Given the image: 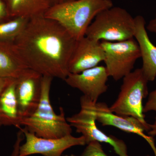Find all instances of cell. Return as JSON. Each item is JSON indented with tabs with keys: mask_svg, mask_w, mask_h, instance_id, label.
I'll return each mask as SVG.
<instances>
[{
	"mask_svg": "<svg viewBox=\"0 0 156 156\" xmlns=\"http://www.w3.org/2000/svg\"><path fill=\"white\" fill-rule=\"evenodd\" d=\"M29 69L65 80L77 40L58 23L44 15L31 18L14 41Z\"/></svg>",
	"mask_w": 156,
	"mask_h": 156,
	"instance_id": "6da1fadb",
	"label": "cell"
},
{
	"mask_svg": "<svg viewBox=\"0 0 156 156\" xmlns=\"http://www.w3.org/2000/svg\"><path fill=\"white\" fill-rule=\"evenodd\" d=\"M113 6L112 0H73L50 7L44 16L57 21L78 41L98 14Z\"/></svg>",
	"mask_w": 156,
	"mask_h": 156,
	"instance_id": "7a4b0ae2",
	"label": "cell"
},
{
	"mask_svg": "<svg viewBox=\"0 0 156 156\" xmlns=\"http://www.w3.org/2000/svg\"><path fill=\"white\" fill-rule=\"evenodd\" d=\"M53 78L42 77L41 98L33 113L21 120L20 126L39 137L58 138L72 132L71 126L66 118L64 110L60 107V113L54 112L50 101V91Z\"/></svg>",
	"mask_w": 156,
	"mask_h": 156,
	"instance_id": "3957f363",
	"label": "cell"
},
{
	"mask_svg": "<svg viewBox=\"0 0 156 156\" xmlns=\"http://www.w3.org/2000/svg\"><path fill=\"white\" fill-rule=\"evenodd\" d=\"M135 32L134 17L126 9L113 6L98 14L85 36L100 42H119L134 38Z\"/></svg>",
	"mask_w": 156,
	"mask_h": 156,
	"instance_id": "277c9868",
	"label": "cell"
},
{
	"mask_svg": "<svg viewBox=\"0 0 156 156\" xmlns=\"http://www.w3.org/2000/svg\"><path fill=\"white\" fill-rule=\"evenodd\" d=\"M123 79L118 97L110 109L116 114L135 118L148 132L151 125L145 119L143 105V100L148 95V81L141 68L136 69Z\"/></svg>",
	"mask_w": 156,
	"mask_h": 156,
	"instance_id": "5b68a950",
	"label": "cell"
},
{
	"mask_svg": "<svg viewBox=\"0 0 156 156\" xmlns=\"http://www.w3.org/2000/svg\"><path fill=\"white\" fill-rule=\"evenodd\" d=\"M81 109L77 113L66 118L71 127L77 133L85 137L86 144L92 141L106 143L112 146L119 156H129L127 146L122 140L113 135L105 134L98 128L95 111V103L83 95L80 99Z\"/></svg>",
	"mask_w": 156,
	"mask_h": 156,
	"instance_id": "8992f818",
	"label": "cell"
},
{
	"mask_svg": "<svg viewBox=\"0 0 156 156\" xmlns=\"http://www.w3.org/2000/svg\"><path fill=\"white\" fill-rule=\"evenodd\" d=\"M105 68L109 76L115 81L123 79L132 72L134 64L141 58L140 48L134 38L119 42L102 41Z\"/></svg>",
	"mask_w": 156,
	"mask_h": 156,
	"instance_id": "52a82bcc",
	"label": "cell"
},
{
	"mask_svg": "<svg viewBox=\"0 0 156 156\" xmlns=\"http://www.w3.org/2000/svg\"><path fill=\"white\" fill-rule=\"evenodd\" d=\"M25 142L20 146L18 156L39 154L43 156H61L65 151L75 146L87 144L83 136L75 137L71 134L58 138L39 137L25 128H22Z\"/></svg>",
	"mask_w": 156,
	"mask_h": 156,
	"instance_id": "ba28073f",
	"label": "cell"
},
{
	"mask_svg": "<svg viewBox=\"0 0 156 156\" xmlns=\"http://www.w3.org/2000/svg\"><path fill=\"white\" fill-rule=\"evenodd\" d=\"M42 77L41 74L28 69L16 79L15 94L21 121L32 114L38 105Z\"/></svg>",
	"mask_w": 156,
	"mask_h": 156,
	"instance_id": "9c48e42d",
	"label": "cell"
},
{
	"mask_svg": "<svg viewBox=\"0 0 156 156\" xmlns=\"http://www.w3.org/2000/svg\"><path fill=\"white\" fill-rule=\"evenodd\" d=\"M109 77L105 66H97L80 73H69L64 81L96 103L101 95L107 91L106 83Z\"/></svg>",
	"mask_w": 156,
	"mask_h": 156,
	"instance_id": "30bf717a",
	"label": "cell"
},
{
	"mask_svg": "<svg viewBox=\"0 0 156 156\" xmlns=\"http://www.w3.org/2000/svg\"><path fill=\"white\" fill-rule=\"evenodd\" d=\"M104 59L101 42L85 36L77 41L69 63V72L80 73L97 66Z\"/></svg>",
	"mask_w": 156,
	"mask_h": 156,
	"instance_id": "8fae6325",
	"label": "cell"
},
{
	"mask_svg": "<svg viewBox=\"0 0 156 156\" xmlns=\"http://www.w3.org/2000/svg\"><path fill=\"white\" fill-rule=\"evenodd\" d=\"M95 111L96 121L102 126H113L124 132L137 134L146 141L152 137L144 134L146 128L138 120L132 117L113 112L105 102L95 103Z\"/></svg>",
	"mask_w": 156,
	"mask_h": 156,
	"instance_id": "7c38bea8",
	"label": "cell"
},
{
	"mask_svg": "<svg viewBox=\"0 0 156 156\" xmlns=\"http://www.w3.org/2000/svg\"><path fill=\"white\" fill-rule=\"evenodd\" d=\"M134 38L138 43L141 51L143 62L141 69L148 81H153L156 77V47L148 35L144 17L138 15L134 17Z\"/></svg>",
	"mask_w": 156,
	"mask_h": 156,
	"instance_id": "4fadbf2b",
	"label": "cell"
},
{
	"mask_svg": "<svg viewBox=\"0 0 156 156\" xmlns=\"http://www.w3.org/2000/svg\"><path fill=\"white\" fill-rule=\"evenodd\" d=\"M28 69L14 41L0 40V77L17 79Z\"/></svg>",
	"mask_w": 156,
	"mask_h": 156,
	"instance_id": "5bb4252c",
	"label": "cell"
},
{
	"mask_svg": "<svg viewBox=\"0 0 156 156\" xmlns=\"http://www.w3.org/2000/svg\"><path fill=\"white\" fill-rule=\"evenodd\" d=\"M16 83V79L5 89L0 96V127H20L21 119L15 94Z\"/></svg>",
	"mask_w": 156,
	"mask_h": 156,
	"instance_id": "9a60e30c",
	"label": "cell"
},
{
	"mask_svg": "<svg viewBox=\"0 0 156 156\" xmlns=\"http://www.w3.org/2000/svg\"><path fill=\"white\" fill-rule=\"evenodd\" d=\"M11 18L30 19L44 15L50 8L47 0H4Z\"/></svg>",
	"mask_w": 156,
	"mask_h": 156,
	"instance_id": "2e32d148",
	"label": "cell"
},
{
	"mask_svg": "<svg viewBox=\"0 0 156 156\" xmlns=\"http://www.w3.org/2000/svg\"><path fill=\"white\" fill-rule=\"evenodd\" d=\"M29 19L15 17L0 23V40L14 41L25 28Z\"/></svg>",
	"mask_w": 156,
	"mask_h": 156,
	"instance_id": "e0dca14e",
	"label": "cell"
},
{
	"mask_svg": "<svg viewBox=\"0 0 156 156\" xmlns=\"http://www.w3.org/2000/svg\"><path fill=\"white\" fill-rule=\"evenodd\" d=\"M87 145L80 156H109L103 151L100 143L92 141Z\"/></svg>",
	"mask_w": 156,
	"mask_h": 156,
	"instance_id": "ac0fdd59",
	"label": "cell"
},
{
	"mask_svg": "<svg viewBox=\"0 0 156 156\" xmlns=\"http://www.w3.org/2000/svg\"><path fill=\"white\" fill-rule=\"evenodd\" d=\"M154 111L156 113V88L149 95L147 101L144 106V113ZM156 127V116L155 121L153 125H151V128Z\"/></svg>",
	"mask_w": 156,
	"mask_h": 156,
	"instance_id": "d6986e66",
	"label": "cell"
},
{
	"mask_svg": "<svg viewBox=\"0 0 156 156\" xmlns=\"http://www.w3.org/2000/svg\"><path fill=\"white\" fill-rule=\"evenodd\" d=\"M19 131L17 132L16 141L13 146V151L10 156H18L19 152V149L21 143L25 138L24 133L23 131L22 128L20 127Z\"/></svg>",
	"mask_w": 156,
	"mask_h": 156,
	"instance_id": "ffe728a7",
	"label": "cell"
},
{
	"mask_svg": "<svg viewBox=\"0 0 156 156\" xmlns=\"http://www.w3.org/2000/svg\"><path fill=\"white\" fill-rule=\"evenodd\" d=\"M12 19L9 15V11L4 0H0V23Z\"/></svg>",
	"mask_w": 156,
	"mask_h": 156,
	"instance_id": "44dd1931",
	"label": "cell"
},
{
	"mask_svg": "<svg viewBox=\"0 0 156 156\" xmlns=\"http://www.w3.org/2000/svg\"><path fill=\"white\" fill-rule=\"evenodd\" d=\"M16 79L0 77V96L5 89Z\"/></svg>",
	"mask_w": 156,
	"mask_h": 156,
	"instance_id": "7402d4cb",
	"label": "cell"
},
{
	"mask_svg": "<svg viewBox=\"0 0 156 156\" xmlns=\"http://www.w3.org/2000/svg\"><path fill=\"white\" fill-rule=\"evenodd\" d=\"M147 30L151 33L156 34V13L153 19L151 20L146 27Z\"/></svg>",
	"mask_w": 156,
	"mask_h": 156,
	"instance_id": "603a6c76",
	"label": "cell"
},
{
	"mask_svg": "<svg viewBox=\"0 0 156 156\" xmlns=\"http://www.w3.org/2000/svg\"><path fill=\"white\" fill-rule=\"evenodd\" d=\"M48 2L50 5V7L62 4V3L66 2L73 0H47Z\"/></svg>",
	"mask_w": 156,
	"mask_h": 156,
	"instance_id": "cb8c5ba5",
	"label": "cell"
},
{
	"mask_svg": "<svg viewBox=\"0 0 156 156\" xmlns=\"http://www.w3.org/2000/svg\"><path fill=\"white\" fill-rule=\"evenodd\" d=\"M149 136L154 137L156 135V127L151 128V130L148 132Z\"/></svg>",
	"mask_w": 156,
	"mask_h": 156,
	"instance_id": "d4e9b609",
	"label": "cell"
}]
</instances>
